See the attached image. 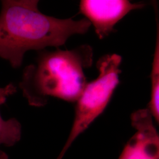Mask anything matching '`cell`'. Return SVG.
<instances>
[{"label": "cell", "mask_w": 159, "mask_h": 159, "mask_svg": "<svg viewBox=\"0 0 159 159\" xmlns=\"http://www.w3.org/2000/svg\"><path fill=\"white\" fill-rule=\"evenodd\" d=\"M37 0L1 1L0 57L14 68L20 67L30 50L64 46L75 34H84L91 26L85 18L60 19L42 13Z\"/></svg>", "instance_id": "obj_1"}, {"label": "cell", "mask_w": 159, "mask_h": 159, "mask_svg": "<svg viewBox=\"0 0 159 159\" xmlns=\"http://www.w3.org/2000/svg\"><path fill=\"white\" fill-rule=\"evenodd\" d=\"M93 62V50L84 44L74 49L41 51L26 66L19 83L29 104L45 106L51 97L76 102L87 83L84 70Z\"/></svg>", "instance_id": "obj_2"}, {"label": "cell", "mask_w": 159, "mask_h": 159, "mask_svg": "<svg viewBox=\"0 0 159 159\" xmlns=\"http://www.w3.org/2000/svg\"><path fill=\"white\" fill-rule=\"evenodd\" d=\"M122 58L117 54H106L97 63L98 75L87 83L76 101L72 128L57 159H63L74 140L101 115L107 107L120 83Z\"/></svg>", "instance_id": "obj_3"}, {"label": "cell", "mask_w": 159, "mask_h": 159, "mask_svg": "<svg viewBox=\"0 0 159 159\" xmlns=\"http://www.w3.org/2000/svg\"><path fill=\"white\" fill-rule=\"evenodd\" d=\"M144 6L143 3H133L127 0H82L79 8L80 13L102 40L114 31L115 25L126 15Z\"/></svg>", "instance_id": "obj_4"}, {"label": "cell", "mask_w": 159, "mask_h": 159, "mask_svg": "<svg viewBox=\"0 0 159 159\" xmlns=\"http://www.w3.org/2000/svg\"><path fill=\"white\" fill-rule=\"evenodd\" d=\"M148 108L131 116L136 133L125 144L119 159H159V136Z\"/></svg>", "instance_id": "obj_5"}, {"label": "cell", "mask_w": 159, "mask_h": 159, "mask_svg": "<svg viewBox=\"0 0 159 159\" xmlns=\"http://www.w3.org/2000/svg\"><path fill=\"white\" fill-rule=\"evenodd\" d=\"M157 22V31L153 59L151 71V96L148 104V109L153 118L159 124V25Z\"/></svg>", "instance_id": "obj_6"}, {"label": "cell", "mask_w": 159, "mask_h": 159, "mask_svg": "<svg viewBox=\"0 0 159 159\" xmlns=\"http://www.w3.org/2000/svg\"><path fill=\"white\" fill-rule=\"evenodd\" d=\"M21 136V125L17 119H3L0 114V145L11 146L18 142ZM0 159H7L5 153L0 151Z\"/></svg>", "instance_id": "obj_7"}, {"label": "cell", "mask_w": 159, "mask_h": 159, "mask_svg": "<svg viewBox=\"0 0 159 159\" xmlns=\"http://www.w3.org/2000/svg\"><path fill=\"white\" fill-rule=\"evenodd\" d=\"M17 91V87L12 83H10L4 87H0V105L6 102L8 97Z\"/></svg>", "instance_id": "obj_8"}]
</instances>
